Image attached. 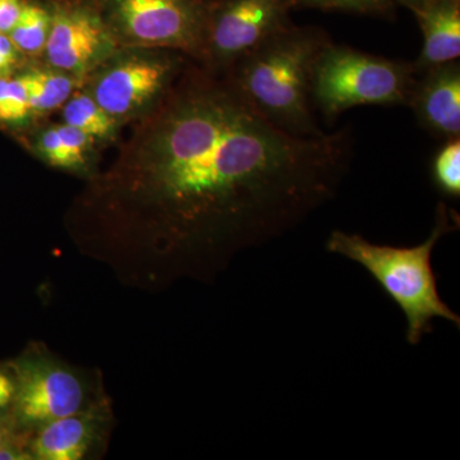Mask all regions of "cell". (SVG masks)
I'll return each mask as SVG.
<instances>
[{"label": "cell", "instance_id": "obj_1", "mask_svg": "<svg viewBox=\"0 0 460 460\" xmlns=\"http://www.w3.org/2000/svg\"><path fill=\"white\" fill-rule=\"evenodd\" d=\"M352 156L350 128L289 135L190 60L135 123L108 181L147 205L177 246L233 251L280 237L334 199Z\"/></svg>", "mask_w": 460, "mask_h": 460}, {"label": "cell", "instance_id": "obj_2", "mask_svg": "<svg viewBox=\"0 0 460 460\" xmlns=\"http://www.w3.org/2000/svg\"><path fill=\"white\" fill-rule=\"evenodd\" d=\"M332 42L320 27L292 25L239 58L226 77L269 122L296 137L323 135L311 86L321 51Z\"/></svg>", "mask_w": 460, "mask_h": 460}, {"label": "cell", "instance_id": "obj_3", "mask_svg": "<svg viewBox=\"0 0 460 460\" xmlns=\"http://www.w3.org/2000/svg\"><path fill=\"white\" fill-rule=\"evenodd\" d=\"M458 226L459 219L458 217L456 219L454 211L447 210L445 204H438L431 234L419 246L371 243L361 235L334 230L326 242V250L359 263L370 272L405 314L408 343L419 345L434 330L431 323L436 317L460 328L459 314L438 295L431 261L438 242Z\"/></svg>", "mask_w": 460, "mask_h": 460}, {"label": "cell", "instance_id": "obj_4", "mask_svg": "<svg viewBox=\"0 0 460 460\" xmlns=\"http://www.w3.org/2000/svg\"><path fill=\"white\" fill-rule=\"evenodd\" d=\"M416 80L413 63L332 41L314 65L311 99L332 122L348 109L362 105L408 107Z\"/></svg>", "mask_w": 460, "mask_h": 460}, {"label": "cell", "instance_id": "obj_5", "mask_svg": "<svg viewBox=\"0 0 460 460\" xmlns=\"http://www.w3.org/2000/svg\"><path fill=\"white\" fill-rule=\"evenodd\" d=\"M189 57L156 48H118L84 78L83 86L120 127L150 114L166 98Z\"/></svg>", "mask_w": 460, "mask_h": 460}, {"label": "cell", "instance_id": "obj_6", "mask_svg": "<svg viewBox=\"0 0 460 460\" xmlns=\"http://www.w3.org/2000/svg\"><path fill=\"white\" fill-rule=\"evenodd\" d=\"M119 48L180 51L201 63L219 0H93Z\"/></svg>", "mask_w": 460, "mask_h": 460}, {"label": "cell", "instance_id": "obj_7", "mask_svg": "<svg viewBox=\"0 0 460 460\" xmlns=\"http://www.w3.org/2000/svg\"><path fill=\"white\" fill-rule=\"evenodd\" d=\"M292 0H219L211 14L199 66L215 75L292 25Z\"/></svg>", "mask_w": 460, "mask_h": 460}, {"label": "cell", "instance_id": "obj_8", "mask_svg": "<svg viewBox=\"0 0 460 460\" xmlns=\"http://www.w3.org/2000/svg\"><path fill=\"white\" fill-rule=\"evenodd\" d=\"M51 29L42 63L84 80L118 49L93 0H50Z\"/></svg>", "mask_w": 460, "mask_h": 460}, {"label": "cell", "instance_id": "obj_9", "mask_svg": "<svg viewBox=\"0 0 460 460\" xmlns=\"http://www.w3.org/2000/svg\"><path fill=\"white\" fill-rule=\"evenodd\" d=\"M18 416L27 423H48L83 410L84 392L75 375L54 365H38L21 372Z\"/></svg>", "mask_w": 460, "mask_h": 460}, {"label": "cell", "instance_id": "obj_10", "mask_svg": "<svg viewBox=\"0 0 460 460\" xmlns=\"http://www.w3.org/2000/svg\"><path fill=\"white\" fill-rule=\"evenodd\" d=\"M408 107L417 122L438 140H452L460 135L459 60L432 66L417 75Z\"/></svg>", "mask_w": 460, "mask_h": 460}, {"label": "cell", "instance_id": "obj_11", "mask_svg": "<svg viewBox=\"0 0 460 460\" xmlns=\"http://www.w3.org/2000/svg\"><path fill=\"white\" fill-rule=\"evenodd\" d=\"M423 35L422 50L413 62L416 74L460 57V0H438L411 12Z\"/></svg>", "mask_w": 460, "mask_h": 460}, {"label": "cell", "instance_id": "obj_12", "mask_svg": "<svg viewBox=\"0 0 460 460\" xmlns=\"http://www.w3.org/2000/svg\"><path fill=\"white\" fill-rule=\"evenodd\" d=\"M95 420L78 413L45 423L32 444L33 458L40 460L83 459L93 443Z\"/></svg>", "mask_w": 460, "mask_h": 460}, {"label": "cell", "instance_id": "obj_13", "mask_svg": "<svg viewBox=\"0 0 460 460\" xmlns=\"http://www.w3.org/2000/svg\"><path fill=\"white\" fill-rule=\"evenodd\" d=\"M18 75L25 84L33 119L60 111L84 83L80 77L42 62L30 63L18 71Z\"/></svg>", "mask_w": 460, "mask_h": 460}, {"label": "cell", "instance_id": "obj_14", "mask_svg": "<svg viewBox=\"0 0 460 460\" xmlns=\"http://www.w3.org/2000/svg\"><path fill=\"white\" fill-rule=\"evenodd\" d=\"M62 123L80 129L96 144H108L117 140L122 127L104 111L90 95L83 84L72 93L60 108Z\"/></svg>", "mask_w": 460, "mask_h": 460}, {"label": "cell", "instance_id": "obj_15", "mask_svg": "<svg viewBox=\"0 0 460 460\" xmlns=\"http://www.w3.org/2000/svg\"><path fill=\"white\" fill-rule=\"evenodd\" d=\"M50 29V0H27L8 36L30 65L42 62Z\"/></svg>", "mask_w": 460, "mask_h": 460}, {"label": "cell", "instance_id": "obj_16", "mask_svg": "<svg viewBox=\"0 0 460 460\" xmlns=\"http://www.w3.org/2000/svg\"><path fill=\"white\" fill-rule=\"evenodd\" d=\"M33 120L29 96L21 75L0 77V126L23 128Z\"/></svg>", "mask_w": 460, "mask_h": 460}, {"label": "cell", "instance_id": "obj_17", "mask_svg": "<svg viewBox=\"0 0 460 460\" xmlns=\"http://www.w3.org/2000/svg\"><path fill=\"white\" fill-rule=\"evenodd\" d=\"M432 178L436 187L450 198L460 196V141L458 138L445 141L432 163Z\"/></svg>", "mask_w": 460, "mask_h": 460}, {"label": "cell", "instance_id": "obj_18", "mask_svg": "<svg viewBox=\"0 0 460 460\" xmlns=\"http://www.w3.org/2000/svg\"><path fill=\"white\" fill-rule=\"evenodd\" d=\"M293 8L345 12L363 16L386 17L394 13L396 0H292Z\"/></svg>", "mask_w": 460, "mask_h": 460}, {"label": "cell", "instance_id": "obj_19", "mask_svg": "<svg viewBox=\"0 0 460 460\" xmlns=\"http://www.w3.org/2000/svg\"><path fill=\"white\" fill-rule=\"evenodd\" d=\"M31 146L33 153L47 164L65 171L80 172L74 157L63 144L56 124L41 127L33 136Z\"/></svg>", "mask_w": 460, "mask_h": 460}, {"label": "cell", "instance_id": "obj_20", "mask_svg": "<svg viewBox=\"0 0 460 460\" xmlns=\"http://www.w3.org/2000/svg\"><path fill=\"white\" fill-rule=\"evenodd\" d=\"M27 65L29 63L25 57L20 53L11 38L5 33H0V77L16 75Z\"/></svg>", "mask_w": 460, "mask_h": 460}, {"label": "cell", "instance_id": "obj_21", "mask_svg": "<svg viewBox=\"0 0 460 460\" xmlns=\"http://www.w3.org/2000/svg\"><path fill=\"white\" fill-rule=\"evenodd\" d=\"M27 0H0V33L8 35L16 25Z\"/></svg>", "mask_w": 460, "mask_h": 460}, {"label": "cell", "instance_id": "obj_22", "mask_svg": "<svg viewBox=\"0 0 460 460\" xmlns=\"http://www.w3.org/2000/svg\"><path fill=\"white\" fill-rule=\"evenodd\" d=\"M17 386L9 375L0 372V413L4 411L16 396Z\"/></svg>", "mask_w": 460, "mask_h": 460}, {"label": "cell", "instance_id": "obj_23", "mask_svg": "<svg viewBox=\"0 0 460 460\" xmlns=\"http://www.w3.org/2000/svg\"><path fill=\"white\" fill-rule=\"evenodd\" d=\"M32 458L33 456L18 449L16 445H8L7 441L0 447V460H26Z\"/></svg>", "mask_w": 460, "mask_h": 460}, {"label": "cell", "instance_id": "obj_24", "mask_svg": "<svg viewBox=\"0 0 460 460\" xmlns=\"http://www.w3.org/2000/svg\"><path fill=\"white\" fill-rule=\"evenodd\" d=\"M398 5L410 9L411 12L417 11V9L425 7V5L431 4V3L438 2V0H396Z\"/></svg>", "mask_w": 460, "mask_h": 460}, {"label": "cell", "instance_id": "obj_25", "mask_svg": "<svg viewBox=\"0 0 460 460\" xmlns=\"http://www.w3.org/2000/svg\"><path fill=\"white\" fill-rule=\"evenodd\" d=\"M5 441H7V435H5L4 429L0 428V447L5 444Z\"/></svg>", "mask_w": 460, "mask_h": 460}]
</instances>
